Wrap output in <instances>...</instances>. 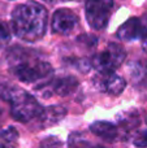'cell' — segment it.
I'll return each mask as SVG.
<instances>
[{"label": "cell", "mask_w": 147, "mask_h": 148, "mask_svg": "<svg viewBox=\"0 0 147 148\" xmlns=\"http://www.w3.org/2000/svg\"><path fill=\"white\" fill-rule=\"evenodd\" d=\"M47 10L35 1H27L14 8L12 29L16 36L25 42H36L46 34Z\"/></svg>", "instance_id": "cell-1"}, {"label": "cell", "mask_w": 147, "mask_h": 148, "mask_svg": "<svg viewBox=\"0 0 147 148\" xmlns=\"http://www.w3.org/2000/svg\"><path fill=\"white\" fill-rule=\"evenodd\" d=\"M9 66L13 74L25 83L41 81L54 73V68L49 62L38 56H34L30 51L23 49H14L10 53Z\"/></svg>", "instance_id": "cell-2"}, {"label": "cell", "mask_w": 147, "mask_h": 148, "mask_svg": "<svg viewBox=\"0 0 147 148\" xmlns=\"http://www.w3.org/2000/svg\"><path fill=\"white\" fill-rule=\"evenodd\" d=\"M0 99L9 103L10 114L20 122H29L42 110L41 104L33 95L10 83L0 84Z\"/></svg>", "instance_id": "cell-3"}, {"label": "cell", "mask_w": 147, "mask_h": 148, "mask_svg": "<svg viewBox=\"0 0 147 148\" xmlns=\"http://www.w3.org/2000/svg\"><path fill=\"white\" fill-rule=\"evenodd\" d=\"M126 59V52L120 44L108 43V46L93 57V66L98 73L113 72L122 65Z\"/></svg>", "instance_id": "cell-4"}, {"label": "cell", "mask_w": 147, "mask_h": 148, "mask_svg": "<svg viewBox=\"0 0 147 148\" xmlns=\"http://www.w3.org/2000/svg\"><path fill=\"white\" fill-rule=\"evenodd\" d=\"M113 0H85V13L87 23L94 30H103L109 22Z\"/></svg>", "instance_id": "cell-5"}, {"label": "cell", "mask_w": 147, "mask_h": 148, "mask_svg": "<svg viewBox=\"0 0 147 148\" xmlns=\"http://www.w3.org/2000/svg\"><path fill=\"white\" fill-rule=\"evenodd\" d=\"M94 84L99 91L106 92L111 96H119L124 92L126 82L113 72H102L94 77Z\"/></svg>", "instance_id": "cell-6"}, {"label": "cell", "mask_w": 147, "mask_h": 148, "mask_svg": "<svg viewBox=\"0 0 147 148\" xmlns=\"http://www.w3.org/2000/svg\"><path fill=\"white\" fill-rule=\"evenodd\" d=\"M117 38L125 42H132L137 39H143L147 35V18L133 17L129 18L119 27L116 33Z\"/></svg>", "instance_id": "cell-7"}, {"label": "cell", "mask_w": 147, "mask_h": 148, "mask_svg": "<svg viewBox=\"0 0 147 148\" xmlns=\"http://www.w3.org/2000/svg\"><path fill=\"white\" fill-rule=\"evenodd\" d=\"M78 26V17L70 9L61 8L54 13L51 22L52 33L59 35H68Z\"/></svg>", "instance_id": "cell-8"}, {"label": "cell", "mask_w": 147, "mask_h": 148, "mask_svg": "<svg viewBox=\"0 0 147 148\" xmlns=\"http://www.w3.org/2000/svg\"><path fill=\"white\" fill-rule=\"evenodd\" d=\"M77 87L78 81L74 77H60V78L54 79L47 84H44L43 87H38V88H43V91L49 90V95L56 94L59 96H69L77 90ZM39 92H42V90Z\"/></svg>", "instance_id": "cell-9"}, {"label": "cell", "mask_w": 147, "mask_h": 148, "mask_svg": "<svg viewBox=\"0 0 147 148\" xmlns=\"http://www.w3.org/2000/svg\"><path fill=\"white\" fill-rule=\"evenodd\" d=\"M65 116H67V108L61 105H51L47 108H42L35 118H38V127L44 129L59 123Z\"/></svg>", "instance_id": "cell-10"}, {"label": "cell", "mask_w": 147, "mask_h": 148, "mask_svg": "<svg viewBox=\"0 0 147 148\" xmlns=\"http://www.w3.org/2000/svg\"><path fill=\"white\" fill-rule=\"evenodd\" d=\"M90 130L96 136L107 142H115L120 138L119 127L111 122H106V121H95L90 125Z\"/></svg>", "instance_id": "cell-11"}, {"label": "cell", "mask_w": 147, "mask_h": 148, "mask_svg": "<svg viewBox=\"0 0 147 148\" xmlns=\"http://www.w3.org/2000/svg\"><path fill=\"white\" fill-rule=\"evenodd\" d=\"M129 74L134 86L147 87V62L145 61L130 62Z\"/></svg>", "instance_id": "cell-12"}, {"label": "cell", "mask_w": 147, "mask_h": 148, "mask_svg": "<svg viewBox=\"0 0 147 148\" xmlns=\"http://www.w3.org/2000/svg\"><path fill=\"white\" fill-rule=\"evenodd\" d=\"M117 123L122 127V130H133V129L138 127L141 123V118L137 110L130 109L125 110V112L119 113L117 116Z\"/></svg>", "instance_id": "cell-13"}, {"label": "cell", "mask_w": 147, "mask_h": 148, "mask_svg": "<svg viewBox=\"0 0 147 148\" xmlns=\"http://www.w3.org/2000/svg\"><path fill=\"white\" fill-rule=\"evenodd\" d=\"M0 138H1V140L4 142L5 144L10 146L12 143H16V140L18 139V133H17V130H16L14 127L9 126V127H7L5 130L1 131Z\"/></svg>", "instance_id": "cell-14"}, {"label": "cell", "mask_w": 147, "mask_h": 148, "mask_svg": "<svg viewBox=\"0 0 147 148\" xmlns=\"http://www.w3.org/2000/svg\"><path fill=\"white\" fill-rule=\"evenodd\" d=\"M133 144L139 148H147V130L137 131L133 138Z\"/></svg>", "instance_id": "cell-15"}, {"label": "cell", "mask_w": 147, "mask_h": 148, "mask_svg": "<svg viewBox=\"0 0 147 148\" xmlns=\"http://www.w3.org/2000/svg\"><path fill=\"white\" fill-rule=\"evenodd\" d=\"M9 40V31L5 27L4 23L0 22V47H3L5 43H8Z\"/></svg>", "instance_id": "cell-16"}, {"label": "cell", "mask_w": 147, "mask_h": 148, "mask_svg": "<svg viewBox=\"0 0 147 148\" xmlns=\"http://www.w3.org/2000/svg\"><path fill=\"white\" fill-rule=\"evenodd\" d=\"M81 143H82V148H104V147H100V146H89V144H85L83 143V142H81Z\"/></svg>", "instance_id": "cell-17"}, {"label": "cell", "mask_w": 147, "mask_h": 148, "mask_svg": "<svg viewBox=\"0 0 147 148\" xmlns=\"http://www.w3.org/2000/svg\"><path fill=\"white\" fill-rule=\"evenodd\" d=\"M142 46H143V49H145V52H147V35L145 36V38L142 39Z\"/></svg>", "instance_id": "cell-18"}, {"label": "cell", "mask_w": 147, "mask_h": 148, "mask_svg": "<svg viewBox=\"0 0 147 148\" xmlns=\"http://www.w3.org/2000/svg\"><path fill=\"white\" fill-rule=\"evenodd\" d=\"M44 1H47V3H55V1H59V0H44Z\"/></svg>", "instance_id": "cell-19"}, {"label": "cell", "mask_w": 147, "mask_h": 148, "mask_svg": "<svg viewBox=\"0 0 147 148\" xmlns=\"http://www.w3.org/2000/svg\"><path fill=\"white\" fill-rule=\"evenodd\" d=\"M0 148H10L8 144H4V146H0Z\"/></svg>", "instance_id": "cell-20"}, {"label": "cell", "mask_w": 147, "mask_h": 148, "mask_svg": "<svg viewBox=\"0 0 147 148\" xmlns=\"http://www.w3.org/2000/svg\"><path fill=\"white\" fill-rule=\"evenodd\" d=\"M0 117H1V109H0Z\"/></svg>", "instance_id": "cell-21"}, {"label": "cell", "mask_w": 147, "mask_h": 148, "mask_svg": "<svg viewBox=\"0 0 147 148\" xmlns=\"http://www.w3.org/2000/svg\"><path fill=\"white\" fill-rule=\"evenodd\" d=\"M64 1H67V0H64Z\"/></svg>", "instance_id": "cell-22"}]
</instances>
